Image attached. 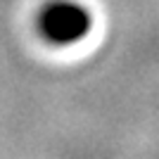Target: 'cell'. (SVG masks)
Listing matches in <instances>:
<instances>
[{
  "instance_id": "1",
  "label": "cell",
  "mask_w": 159,
  "mask_h": 159,
  "mask_svg": "<svg viewBox=\"0 0 159 159\" xmlns=\"http://www.w3.org/2000/svg\"><path fill=\"white\" fill-rule=\"evenodd\" d=\"M40 33L55 45H74L93 29V19L83 5L71 0H52L38 17Z\"/></svg>"
}]
</instances>
